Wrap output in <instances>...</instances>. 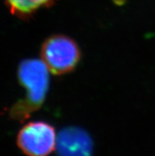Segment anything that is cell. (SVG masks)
I'll return each instance as SVG.
<instances>
[{
	"mask_svg": "<svg viewBox=\"0 0 155 156\" xmlns=\"http://www.w3.org/2000/svg\"><path fill=\"white\" fill-rule=\"evenodd\" d=\"M18 76L26 89V97L14 104L10 116L14 120L24 121L44 102L49 87V70L42 59H25L20 63Z\"/></svg>",
	"mask_w": 155,
	"mask_h": 156,
	"instance_id": "cell-1",
	"label": "cell"
},
{
	"mask_svg": "<svg viewBox=\"0 0 155 156\" xmlns=\"http://www.w3.org/2000/svg\"><path fill=\"white\" fill-rule=\"evenodd\" d=\"M59 156H92L93 142L85 130L69 127L60 131L55 144Z\"/></svg>",
	"mask_w": 155,
	"mask_h": 156,
	"instance_id": "cell-4",
	"label": "cell"
},
{
	"mask_svg": "<svg viewBox=\"0 0 155 156\" xmlns=\"http://www.w3.org/2000/svg\"><path fill=\"white\" fill-rule=\"evenodd\" d=\"M20 149L28 156H47L56 144V135L51 125L43 121L28 123L17 139Z\"/></svg>",
	"mask_w": 155,
	"mask_h": 156,
	"instance_id": "cell-3",
	"label": "cell"
},
{
	"mask_svg": "<svg viewBox=\"0 0 155 156\" xmlns=\"http://www.w3.org/2000/svg\"><path fill=\"white\" fill-rule=\"evenodd\" d=\"M12 14L28 17L42 7L51 6L56 0H5Z\"/></svg>",
	"mask_w": 155,
	"mask_h": 156,
	"instance_id": "cell-5",
	"label": "cell"
},
{
	"mask_svg": "<svg viewBox=\"0 0 155 156\" xmlns=\"http://www.w3.org/2000/svg\"><path fill=\"white\" fill-rule=\"evenodd\" d=\"M42 61L54 75H64L75 69L80 59V50L72 39L64 35L48 38L41 47Z\"/></svg>",
	"mask_w": 155,
	"mask_h": 156,
	"instance_id": "cell-2",
	"label": "cell"
}]
</instances>
